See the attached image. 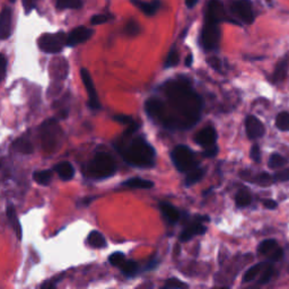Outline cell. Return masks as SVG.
<instances>
[{
	"mask_svg": "<svg viewBox=\"0 0 289 289\" xmlns=\"http://www.w3.org/2000/svg\"><path fill=\"white\" fill-rule=\"evenodd\" d=\"M164 99L151 97L145 104L147 114L170 129L193 127L201 117L202 99L188 82L170 81L163 86Z\"/></svg>",
	"mask_w": 289,
	"mask_h": 289,
	"instance_id": "cell-1",
	"label": "cell"
},
{
	"mask_svg": "<svg viewBox=\"0 0 289 289\" xmlns=\"http://www.w3.org/2000/svg\"><path fill=\"white\" fill-rule=\"evenodd\" d=\"M67 36L64 32L56 34H43L39 39V48L46 54H59L67 45Z\"/></svg>",
	"mask_w": 289,
	"mask_h": 289,
	"instance_id": "cell-7",
	"label": "cell"
},
{
	"mask_svg": "<svg viewBox=\"0 0 289 289\" xmlns=\"http://www.w3.org/2000/svg\"><path fill=\"white\" fill-rule=\"evenodd\" d=\"M52 177V173L50 171H40L35 172L33 174V180L41 186H48Z\"/></svg>",
	"mask_w": 289,
	"mask_h": 289,
	"instance_id": "cell-29",
	"label": "cell"
},
{
	"mask_svg": "<svg viewBox=\"0 0 289 289\" xmlns=\"http://www.w3.org/2000/svg\"><path fill=\"white\" fill-rule=\"evenodd\" d=\"M256 182L261 186H269L271 183V176L267 173H261L256 176Z\"/></svg>",
	"mask_w": 289,
	"mask_h": 289,
	"instance_id": "cell-38",
	"label": "cell"
},
{
	"mask_svg": "<svg viewBox=\"0 0 289 289\" xmlns=\"http://www.w3.org/2000/svg\"><path fill=\"white\" fill-rule=\"evenodd\" d=\"M192 61H193V56L192 55H189L186 59V66L187 67H190L192 65Z\"/></svg>",
	"mask_w": 289,
	"mask_h": 289,
	"instance_id": "cell-50",
	"label": "cell"
},
{
	"mask_svg": "<svg viewBox=\"0 0 289 289\" xmlns=\"http://www.w3.org/2000/svg\"><path fill=\"white\" fill-rule=\"evenodd\" d=\"M35 2H36V0H23V5H24V8H25L26 13H30L31 10L33 9Z\"/></svg>",
	"mask_w": 289,
	"mask_h": 289,
	"instance_id": "cell-44",
	"label": "cell"
},
{
	"mask_svg": "<svg viewBox=\"0 0 289 289\" xmlns=\"http://www.w3.org/2000/svg\"><path fill=\"white\" fill-rule=\"evenodd\" d=\"M13 147H14L15 150L18 151V153H22V154H25V155L32 154L33 150H34L32 144H31L30 141L28 139H25V138L17 139L14 143Z\"/></svg>",
	"mask_w": 289,
	"mask_h": 289,
	"instance_id": "cell-23",
	"label": "cell"
},
{
	"mask_svg": "<svg viewBox=\"0 0 289 289\" xmlns=\"http://www.w3.org/2000/svg\"><path fill=\"white\" fill-rule=\"evenodd\" d=\"M276 125L281 131H289V113L281 112L276 119Z\"/></svg>",
	"mask_w": 289,
	"mask_h": 289,
	"instance_id": "cell-30",
	"label": "cell"
},
{
	"mask_svg": "<svg viewBox=\"0 0 289 289\" xmlns=\"http://www.w3.org/2000/svg\"><path fill=\"white\" fill-rule=\"evenodd\" d=\"M230 9L242 22L252 24L254 20V13L250 0H233L230 4Z\"/></svg>",
	"mask_w": 289,
	"mask_h": 289,
	"instance_id": "cell-8",
	"label": "cell"
},
{
	"mask_svg": "<svg viewBox=\"0 0 289 289\" xmlns=\"http://www.w3.org/2000/svg\"><path fill=\"white\" fill-rule=\"evenodd\" d=\"M131 3L134 4L138 9H140L144 14L151 16L155 15L157 10L161 8V2L160 0H153V2H144V0H131Z\"/></svg>",
	"mask_w": 289,
	"mask_h": 289,
	"instance_id": "cell-16",
	"label": "cell"
},
{
	"mask_svg": "<svg viewBox=\"0 0 289 289\" xmlns=\"http://www.w3.org/2000/svg\"><path fill=\"white\" fill-rule=\"evenodd\" d=\"M117 149L129 165L140 169H149L155 165V149L143 137H135L128 144H120Z\"/></svg>",
	"mask_w": 289,
	"mask_h": 289,
	"instance_id": "cell-2",
	"label": "cell"
},
{
	"mask_svg": "<svg viewBox=\"0 0 289 289\" xmlns=\"http://www.w3.org/2000/svg\"><path fill=\"white\" fill-rule=\"evenodd\" d=\"M275 180L279 181V182H285L289 180V167L288 169L282 170L280 172H278L277 174L275 175Z\"/></svg>",
	"mask_w": 289,
	"mask_h": 289,
	"instance_id": "cell-41",
	"label": "cell"
},
{
	"mask_svg": "<svg viewBox=\"0 0 289 289\" xmlns=\"http://www.w3.org/2000/svg\"><path fill=\"white\" fill-rule=\"evenodd\" d=\"M288 70H289V55L283 57L282 59L278 62L275 72H273V81L282 82L287 77Z\"/></svg>",
	"mask_w": 289,
	"mask_h": 289,
	"instance_id": "cell-19",
	"label": "cell"
},
{
	"mask_svg": "<svg viewBox=\"0 0 289 289\" xmlns=\"http://www.w3.org/2000/svg\"><path fill=\"white\" fill-rule=\"evenodd\" d=\"M245 129L246 135H248L250 139L261 138V137L266 134V128L264 123L257 118L253 117V115H250V117L246 118Z\"/></svg>",
	"mask_w": 289,
	"mask_h": 289,
	"instance_id": "cell-11",
	"label": "cell"
},
{
	"mask_svg": "<svg viewBox=\"0 0 289 289\" xmlns=\"http://www.w3.org/2000/svg\"><path fill=\"white\" fill-rule=\"evenodd\" d=\"M272 276H273V267L272 266H268L266 269L264 270V272H262V275L260 277V280H259V283H261V285H264V283L269 282Z\"/></svg>",
	"mask_w": 289,
	"mask_h": 289,
	"instance_id": "cell-36",
	"label": "cell"
},
{
	"mask_svg": "<svg viewBox=\"0 0 289 289\" xmlns=\"http://www.w3.org/2000/svg\"><path fill=\"white\" fill-rule=\"evenodd\" d=\"M282 256V250L280 248H277L275 251L272 252V253L270 254V260L272 261H277V260H279L280 257Z\"/></svg>",
	"mask_w": 289,
	"mask_h": 289,
	"instance_id": "cell-45",
	"label": "cell"
},
{
	"mask_svg": "<svg viewBox=\"0 0 289 289\" xmlns=\"http://www.w3.org/2000/svg\"><path fill=\"white\" fill-rule=\"evenodd\" d=\"M178 61H180V58H178V55L175 49H173L170 51L169 56H167L166 60H165V68H171V67H175Z\"/></svg>",
	"mask_w": 289,
	"mask_h": 289,
	"instance_id": "cell-33",
	"label": "cell"
},
{
	"mask_svg": "<svg viewBox=\"0 0 289 289\" xmlns=\"http://www.w3.org/2000/svg\"><path fill=\"white\" fill-rule=\"evenodd\" d=\"M139 32H140L139 25L137 24L136 22H134V20H131V22H129L127 24V26H125V33H127L130 36H135Z\"/></svg>",
	"mask_w": 289,
	"mask_h": 289,
	"instance_id": "cell-37",
	"label": "cell"
},
{
	"mask_svg": "<svg viewBox=\"0 0 289 289\" xmlns=\"http://www.w3.org/2000/svg\"><path fill=\"white\" fill-rule=\"evenodd\" d=\"M164 288H188V285L185 282H182L181 280H178L177 278H171V279L167 280L164 285Z\"/></svg>",
	"mask_w": 289,
	"mask_h": 289,
	"instance_id": "cell-35",
	"label": "cell"
},
{
	"mask_svg": "<svg viewBox=\"0 0 289 289\" xmlns=\"http://www.w3.org/2000/svg\"><path fill=\"white\" fill-rule=\"evenodd\" d=\"M218 153V148L216 146H213V147H209V148H206V151H204V156H208V157H214L216 156Z\"/></svg>",
	"mask_w": 289,
	"mask_h": 289,
	"instance_id": "cell-46",
	"label": "cell"
},
{
	"mask_svg": "<svg viewBox=\"0 0 289 289\" xmlns=\"http://www.w3.org/2000/svg\"><path fill=\"white\" fill-rule=\"evenodd\" d=\"M92 35V30L85 28V26H80V28L72 30L69 35L67 36V45L75 46L80 43H84V42H86L88 39H91Z\"/></svg>",
	"mask_w": 289,
	"mask_h": 289,
	"instance_id": "cell-12",
	"label": "cell"
},
{
	"mask_svg": "<svg viewBox=\"0 0 289 289\" xmlns=\"http://www.w3.org/2000/svg\"><path fill=\"white\" fill-rule=\"evenodd\" d=\"M172 161L180 172H190L198 167L193 151L185 145L176 146L172 151Z\"/></svg>",
	"mask_w": 289,
	"mask_h": 289,
	"instance_id": "cell-4",
	"label": "cell"
},
{
	"mask_svg": "<svg viewBox=\"0 0 289 289\" xmlns=\"http://www.w3.org/2000/svg\"><path fill=\"white\" fill-rule=\"evenodd\" d=\"M117 165L111 155L107 153H98L88 165V173L96 180H103L114 175Z\"/></svg>",
	"mask_w": 289,
	"mask_h": 289,
	"instance_id": "cell-3",
	"label": "cell"
},
{
	"mask_svg": "<svg viewBox=\"0 0 289 289\" xmlns=\"http://www.w3.org/2000/svg\"><path fill=\"white\" fill-rule=\"evenodd\" d=\"M61 138V129L56 120L51 119L45 121L41 127V140L43 148L48 151H52L55 147L59 144Z\"/></svg>",
	"mask_w": 289,
	"mask_h": 289,
	"instance_id": "cell-5",
	"label": "cell"
},
{
	"mask_svg": "<svg viewBox=\"0 0 289 289\" xmlns=\"http://www.w3.org/2000/svg\"><path fill=\"white\" fill-rule=\"evenodd\" d=\"M262 203L267 209H275L277 207V202L271 200V199H266V200L262 201Z\"/></svg>",
	"mask_w": 289,
	"mask_h": 289,
	"instance_id": "cell-47",
	"label": "cell"
},
{
	"mask_svg": "<svg viewBox=\"0 0 289 289\" xmlns=\"http://www.w3.org/2000/svg\"><path fill=\"white\" fill-rule=\"evenodd\" d=\"M287 163L286 159H283V157L279 154H272L269 159V167L272 170H277L279 169V167H282Z\"/></svg>",
	"mask_w": 289,
	"mask_h": 289,
	"instance_id": "cell-32",
	"label": "cell"
},
{
	"mask_svg": "<svg viewBox=\"0 0 289 289\" xmlns=\"http://www.w3.org/2000/svg\"><path fill=\"white\" fill-rule=\"evenodd\" d=\"M208 64H209L210 66H212L215 70L220 71V69H222V64H220V60L218 59V58H216V57L209 58V59H208Z\"/></svg>",
	"mask_w": 289,
	"mask_h": 289,
	"instance_id": "cell-43",
	"label": "cell"
},
{
	"mask_svg": "<svg viewBox=\"0 0 289 289\" xmlns=\"http://www.w3.org/2000/svg\"><path fill=\"white\" fill-rule=\"evenodd\" d=\"M82 6V0H56L58 9H80Z\"/></svg>",
	"mask_w": 289,
	"mask_h": 289,
	"instance_id": "cell-25",
	"label": "cell"
},
{
	"mask_svg": "<svg viewBox=\"0 0 289 289\" xmlns=\"http://www.w3.org/2000/svg\"><path fill=\"white\" fill-rule=\"evenodd\" d=\"M10 34H12V10L5 8L0 17V36L3 40H6Z\"/></svg>",
	"mask_w": 289,
	"mask_h": 289,
	"instance_id": "cell-15",
	"label": "cell"
},
{
	"mask_svg": "<svg viewBox=\"0 0 289 289\" xmlns=\"http://www.w3.org/2000/svg\"><path fill=\"white\" fill-rule=\"evenodd\" d=\"M204 175V170L203 169H199V167H196L192 171L189 172V174L186 178V185L189 186H193L196 185L197 182H199L201 180Z\"/></svg>",
	"mask_w": 289,
	"mask_h": 289,
	"instance_id": "cell-26",
	"label": "cell"
},
{
	"mask_svg": "<svg viewBox=\"0 0 289 289\" xmlns=\"http://www.w3.org/2000/svg\"><path fill=\"white\" fill-rule=\"evenodd\" d=\"M206 18L214 22L220 23L226 19V12L223 3L220 0H210L208 4V10Z\"/></svg>",
	"mask_w": 289,
	"mask_h": 289,
	"instance_id": "cell-13",
	"label": "cell"
},
{
	"mask_svg": "<svg viewBox=\"0 0 289 289\" xmlns=\"http://www.w3.org/2000/svg\"><path fill=\"white\" fill-rule=\"evenodd\" d=\"M209 222V217H198L197 220H194L193 223L188 225L185 228V230L180 235V241L181 242H188L191 239H193L196 235H202L207 232V227L203 226L201 222Z\"/></svg>",
	"mask_w": 289,
	"mask_h": 289,
	"instance_id": "cell-10",
	"label": "cell"
},
{
	"mask_svg": "<svg viewBox=\"0 0 289 289\" xmlns=\"http://www.w3.org/2000/svg\"><path fill=\"white\" fill-rule=\"evenodd\" d=\"M108 20H109V17L107 16V15L98 14V15H94V16L91 18V23L93 25H99V24L107 23Z\"/></svg>",
	"mask_w": 289,
	"mask_h": 289,
	"instance_id": "cell-39",
	"label": "cell"
},
{
	"mask_svg": "<svg viewBox=\"0 0 289 289\" xmlns=\"http://www.w3.org/2000/svg\"><path fill=\"white\" fill-rule=\"evenodd\" d=\"M55 172L62 181H69L75 176V169L68 162H61L55 166Z\"/></svg>",
	"mask_w": 289,
	"mask_h": 289,
	"instance_id": "cell-18",
	"label": "cell"
},
{
	"mask_svg": "<svg viewBox=\"0 0 289 289\" xmlns=\"http://www.w3.org/2000/svg\"><path fill=\"white\" fill-rule=\"evenodd\" d=\"M120 268H121V271H122L123 275L127 276V277H134L139 271L138 264L133 261V260H128V261L125 260L123 264L120 266Z\"/></svg>",
	"mask_w": 289,
	"mask_h": 289,
	"instance_id": "cell-24",
	"label": "cell"
},
{
	"mask_svg": "<svg viewBox=\"0 0 289 289\" xmlns=\"http://www.w3.org/2000/svg\"><path fill=\"white\" fill-rule=\"evenodd\" d=\"M87 243L95 249H103L107 246V240H105L104 235L102 233L97 232V230H93L89 233L87 238Z\"/></svg>",
	"mask_w": 289,
	"mask_h": 289,
	"instance_id": "cell-21",
	"label": "cell"
},
{
	"mask_svg": "<svg viewBox=\"0 0 289 289\" xmlns=\"http://www.w3.org/2000/svg\"><path fill=\"white\" fill-rule=\"evenodd\" d=\"M217 140V134L216 130L213 127H207L202 129L201 131H199L196 137L197 143L204 147V148H209V147H213L216 144Z\"/></svg>",
	"mask_w": 289,
	"mask_h": 289,
	"instance_id": "cell-14",
	"label": "cell"
},
{
	"mask_svg": "<svg viewBox=\"0 0 289 289\" xmlns=\"http://www.w3.org/2000/svg\"><path fill=\"white\" fill-rule=\"evenodd\" d=\"M278 248V244L275 240H266L264 242H261V244L259 245V253L261 254H268L270 255L273 251Z\"/></svg>",
	"mask_w": 289,
	"mask_h": 289,
	"instance_id": "cell-28",
	"label": "cell"
},
{
	"mask_svg": "<svg viewBox=\"0 0 289 289\" xmlns=\"http://www.w3.org/2000/svg\"><path fill=\"white\" fill-rule=\"evenodd\" d=\"M235 201H236V206L240 207V208H243L249 206L252 201V197L249 191L246 190H240L236 194L235 197Z\"/></svg>",
	"mask_w": 289,
	"mask_h": 289,
	"instance_id": "cell-27",
	"label": "cell"
},
{
	"mask_svg": "<svg viewBox=\"0 0 289 289\" xmlns=\"http://www.w3.org/2000/svg\"><path fill=\"white\" fill-rule=\"evenodd\" d=\"M160 209L163 214V216L165 217V219L170 224H175L178 222V220H180V217H181L180 213H178V210L174 206H172L171 203L161 202Z\"/></svg>",
	"mask_w": 289,
	"mask_h": 289,
	"instance_id": "cell-17",
	"label": "cell"
},
{
	"mask_svg": "<svg viewBox=\"0 0 289 289\" xmlns=\"http://www.w3.org/2000/svg\"><path fill=\"white\" fill-rule=\"evenodd\" d=\"M81 77H82V81L87 91L88 107L93 110L99 109L101 108V103H99L98 101V96H97L95 86H94L91 73H89V71L86 69V68H82L81 69Z\"/></svg>",
	"mask_w": 289,
	"mask_h": 289,
	"instance_id": "cell-9",
	"label": "cell"
},
{
	"mask_svg": "<svg viewBox=\"0 0 289 289\" xmlns=\"http://www.w3.org/2000/svg\"><path fill=\"white\" fill-rule=\"evenodd\" d=\"M124 187H128L131 189H141V190H148L154 187V183L149 180H144V178L140 177H133L129 178L128 181L123 182Z\"/></svg>",
	"mask_w": 289,
	"mask_h": 289,
	"instance_id": "cell-20",
	"label": "cell"
},
{
	"mask_svg": "<svg viewBox=\"0 0 289 289\" xmlns=\"http://www.w3.org/2000/svg\"><path fill=\"white\" fill-rule=\"evenodd\" d=\"M2 80H4L5 76H6V66H7V60L6 57L4 55H2Z\"/></svg>",
	"mask_w": 289,
	"mask_h": 289,
	"instance_id": "cell-48",
	"label": "cell"
},
{
	"mask_svg": "<svg viewBox=\"0 0 289 289\" xmlns=\"http://www.w3.org/2000/svg\"><path fill=\"white\" fill-rule=\"evenodd\" d=\"M251 159L253 160L254 162L259 163L261 161V151H260V147L257 145L252 146L251 148Z\"/></svg>",
	"mask_w": 289,
	"mask_h": 289,
	"instance_id": "cell-40",
	"label": "cell"
},
{
	"mask_svg": "<svg viewBox=\"0 0 289 289\" xmlns=\"http://www.w3.org/2000/svg\"><path fill=\"white\" fill-rule=\"evenodd\" d=\"M198 3V0H186V5H187V7L189 8H192L196 6V4Z\"/></svg>",
	"mask_w": 289,
	"mask_h": 289,
	"instance_id": "cell-49",
	"label": "cell"
},
{
	"mask_svg": "<svg viewBox=\"0 0 289 289\" xmlns=\"http://www.w3.org/2000/svg\"><path fill=\"white\" fill-rule=\"evenodd\" d=\"M7 218L9 220L10 225L13 226V228L15 230V233H16L17 238L19 240H22V227H20V224H19V220L16 216V213H15V209L13 206H8L7 207Z\"/></svg>",
	"mask_w": 289,
	"mask_h": 289,
	"instance_id": "cell-22",
	"label": "cell"
},
{
	"mask_svg": "<svg viewBox=\"0 0 289 289\" xmlns=\"http://www.w3.org/2000/svg\"><path fill=\"white\" fill-rule=\"evenodd\" d=\"M262 267H264V265H262V264H257V265H254L253 267H251L250 269L245 272V275L243 276V281L249 282V281L254 280L256 276L261 272Z\"/></svg>",
	"mask_w": 289,
	"mask_h": 289,
	"instance_id": "cell-31",
	"label": "cell"
},
{
	"mask_svg": "<svg viewBox=\"0 0 289 289\" xmlns=\"http://www.w3.org/2000/svg\"><path fill=\"white\" fill-rule=\"evenodd\" d=\"M114 119L119 121L120 123H123V124H131L133 122H135V121L131 119V117H129V115H124V114H118V115H115Z\"/></svg>",
	"mask_w": 289,
	"mask_h": 289,
	"instance_id": "cell-42",
	"label": "cell"
},
{
	"mask_svg": "<svg viewBox=\"0 0 289 289\" xmlns=\"http://www.w3.org/2000/svg\"><path fill=\"white\" fill-rule=\"evenodd\" d=\"M218 24L219 23L206 18L201 33V44L204 50L213 51L218 48L220 41V30Z\"/></svg>",
	"mask_w": 289,
	"mask_h": 289,
	"instance_id": "cell-6",
	"label": "cell"
},
{
	"mask_svg": "<svg viewBox=\"0 0 289 289\" xmlns=\"http://www.w3.org/2000/svg\"><path fill=\"white\" fill-rule=\"evenodd\" d=\"M125 261V256L122 252H114L109 257V262L114 267H120Z\"/></svg>",
	"mask_w": 289,
	"mask_h": 289,
	"instance_id": "cell-34",
	"label": "cell"
}]
</instances>
